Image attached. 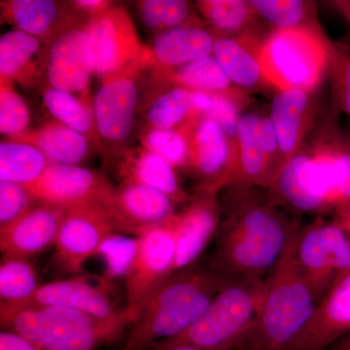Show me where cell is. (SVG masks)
I'll list each match as a JSON object with an SVG mask.
<instances>
[{"mask_svg": "<svg viewBox=\"0 0 350 350\" xmlns=\"http://www.w3.org/2000/svg\"><path fill=\"white\" fill-rule=\"evenodd\" d=\"M298 232L295 230L280 261L265 278L256 321L236 350H288L312 319L320 298L297 262Z\"/></svg>", "mask_w": 350, "mask_h": 350, "instance_id": "cell-1", "label": "cell"}, {"mask_svg": "<svg viewBox=\"0 0 350 350\" xmlns=\"http://www.w3.org/2000/svg\"><path fill=\"white\" fill-rule=\"evenodd\" d=\"M234 276L192 265L172 273L154 292L122 350H146L185 331L202 317Z\"/></svg>", "mask_w": 350, "mask_h": 350, "instance_id": "cell-2", "label": "cell"}, {"mask_svg": "<svg viewBox=\"0 0 350 350\" xmlns=\"http://www.w3.org/2000/svg\"><path fill=\"white\" fill-rule=\"evenodd\" d=\"M295 230L269 209L248 207L219 231L211 267L228 275L266 278Z\"/></svg>", "mask_w": 350, "mask_h": 350, "instance_id": "cell-3", "label": "cell"}, {"mask_svg": "<svg viewBox=\"0 0 350 350\" xmlns=\"http://www.w3.org/2000/svg\"><path fill=\"white\" fill-rule=\"evenodd\" d=\"M264 282L265 278L234 276L192 325L146 350H165L180 345L206 350H236L256 321Z\"/></svg>", "mask_w": 350, "mask_h": 350, "instance_id": "cell-4", "label": "cell"}, {"mask_svg": "<svg viewBox=\"0 0 350 350\" xmlns=\"http://www.w3.org/2000/svg\"><path fill=\"white\" fill-rule=\"evenodd\" d=\"M262 77L280 91L308 92L319 84L328 62L325 44L304 27L278 29L257 54Z\"/></svg>", "mask_w": 350, "mask_h": 350, "instance_id": "cell-5", "label": "cell"}, {"mask_svg": "<svg viewBox=\"0 0 350 350\" xmlns=\"http://www.w3.org/2000/svg\"><path fill=\"white\" fill-rule=\"evenodd\" d=\"M94 63L101 79L133 68L151 66L150 48L145 46L133 18L124 6H112L85 25Z\"/></svg>", "mask_w": 350, "mask_h": 350, "instance_id": "cell-6", "label": "cell"}, {"mask_svg": "<svg viewBox=\"0 0 350 350\" xmlns=\"http://www.w3.org/2000/svg\"><path fill=\"white\" fill-rule=\"evenodd\" d=\"M174 217L162 225L145 230L137 236V251L125 278L124 310L130 324L139 317L154 292L172 275L176 251Z\"/></svg>", "mask_w": 350, "mask_h": 350, "instance_id": "cell-7", "label": "cell"}, {"mask_svg": "<svg viewBox=\"0 0 350 350\" xmlns=\"http://www.w3.org/2000/svg\"><path fill=\"white\" fill-rule=\"evenodd\" d=\"M36 202L63 211L101 207L109 211L115 188L105 175L77 165L48 163L36 181L25 186Z\"/></svg>", "mask_w": 350, "mask_h": 350, "instance_id": "cell-8", "label": "cell"}, {"mask_svg": "<svg viewBox=\"0 0 350 350\" xmlns=\"http://www.w3.org/2000/svg\"><path fill=\"white\" fill-rule=\"evenodd\" d=\"M42 308L45 317L34 344L42 350H94L115 340L130 324L125 310L116 319H100L72 308Z\"/></svg>", "mask_w": 350, "mask_h": 350, "instance_id": "cell-9", "label": "cell"}, {"mask_svg": "<svg viewBox=\"0 0 350 350\" xmlns=\"http://www.w3.org/2000/svg\"><path fill=\"white\" fill-rule=\"evenodd\" d=\"M296 259L321 300L338 276L350 269L349 239L337 223L313 225L298 232Z\"/></svg>", "mask_w": 350, "mask_h": 350, "instance_id": "cell-10", "label": "cell"}, {"mask_svg": "<svg viewBox=\"0 0 350 350\" xmlns=\"http://www.w3.org/2000/svg\"><path fill=\"white\" fill-rule=\"evenodd\" d=\"M116 231L107 209L83 207L64 211L54 243L55 264L64 273L78 275L85 262Z\"/></svg>", "mask_w": 350, "mask_h": 350, "instance_id": "cell-11", "label": "cell"}, {"mask_svg": "<svg viewBox=\"0 0 350 350\" xmlns=\"http://www.w3.org/2000/svg\"><path fill=\"white\" fill-rule=\"evenodd\" d=\"M335 158L336 153L329 152L313 159L294 157L278 175L280 194L295 208L306 213L328 204H340L334 170Z\"/></svg>", "mask_w": 350, "mask_h": 350, "instance_id": "cell-12", "label": "cell"}, {"mask_svg": "<svg viewBox=\"0 0 350 350\" xmlns=\"http://www.w3.org/2000/svg\"><path fill=\"white\" fill-rule=\"evenodd\" d=\"M133 68L103 79L93 100L96 133L103 144L119 146L131 135L138 101L137 76Z\"/></svg>", "mask_w": 350, "mask_h": 350, "instance_id": "cell-13", "label": "cell"}, {"mask_svg": "<svg viewBox=\"0 0 350 350\" xmlns=\"http://www.w3.org/2000/svg\"><path fill=\"white\" fill-rule=\"evenodd\" d=\"M45 66L49 86L90 98L94 63L85 25H71L53 39Z\"/></svg>", "mask_w": 350, "mask_h": 350, "instance_id": "cell-14", "label": "cell"}, {"mask_svg": "<svg viewBox=\"0 0 350 350\" xmlns=\"http://www.w3.org/2000/svg\"><path fill=\"white\" fill-rule=\"evenodd\" d=\"M349 333L350 269L338 276L288 350H326Z\"/></svg>", "mask_w": 350, "mask_h": 350, "instance_id": "cell-15", "label": "cell"}, {"mask_svg": "<svg viewBox=\"0 0 350 350\" xmlns=\"http://www.w3.org/2000/svg\"><path fill=\"white\" fill-rule=\"evenodd\" d=\"M167 195L135 181L115 189L109 213L118 231L140 232L162 225L174 216V204Z\"/></svg>", "mask_w": 350, "mask_h": 350, "instance_id": "cell-16", "label": "cell"}, {"mask_svg": "<svg viewBox=\"0 0 350 350\" xmlns=\"http://www.w3.org/2000/svg\"><path fill=\"white\" fill-rule=\"evenodd\" d=\"M64 211L40 204L0 227V250L3 257L29 260L54 245Z\"/></svg>", "mask_w": 350, "mask_h": 350, "instance_id": "cell-17", "label": "cell"}, {"mask_svg": "<svg viewBox=\"0 0 350 350\" xmlns=\"http://www.w3.org/2000/svg\"><path fill=\"white\" fill-rule=\"evenodd\" d=\"M27 306L72 308L100 319H116L124 312L115 308L105 288L94 286L83 278H66L40 285Z\"/></svg>", "mask_w": 350, "mask_h": 350, "instance_id": "cell-18", "label": "cell"}, {"mask_svg": "<svg viewBox=\"0 0 350 350\" xmlns=\"http://www.w3.org/2000/svg\"><path fill=\"white\" fill-rule=\"evenodd\" d=\"M174 219L176 251L172 273L194 265L213 239L219 225L217 206L213 198H204Z\"/></svg>", "mask_w": 350, "mask_h": 350, "instance_id": "cell-19", "label": "cell"}, {"mask_svg": "<svg viewBox=\"0 0 350 350\" xmlns=\"http://www.w3.org/2000/svg\"><path fill=\"white\" fill-rule=\"evenodd\" d=\"M214 40L206 29L182 25L157 34L150 48L152 62L165 70L180 68L213 54Z\"/></svg>", "mask_w": 350, "mask_h": 350, "instance_id": "cell-20", "label": "cell"}, {"mask_svg": "<svg viewBox=\"0 0 350 350\" xmlns=\"http://www.w3.org/2000/svg\"><path fill=\"white\" fill-rule=\"evenodd\" d=\"M2 19L21 31L49 41L73 25L66 21V11L52 0H10L1 2Z\"/></svg>", "mask_w": 350, "mask_h": 350, "instance_id": "cell-21", "label": "cell"}, {"mask_svg": "<svg viewBox=\"0 0 350 350\" xmlns=\"http://www.w3.org/2000/svg\"><path fill=\"white\" fill-rule=\"evenodd\" d=\"M9 140L38 148L49 163L77 165L89 155L91 140L79 131L56 121H49Z\"/></svg>", "mask_w": 350, "mask_h": 350, "instance_id": "cell-22", "label": "cell"}, {"mask_svg": "<svg viewBox=\"0 0 350 350\" xmlns=\"http://www.w3.org/2000/svg\"><path fill=\"white\" fill-rule=\"evenodd\" d=\"M42 41L14 29L0 38V79L27 83L36 72Z\"/></svg>", "mask_w": 350, "mask_h": 350, "instance_id": "cell-23", "label": "cell"}, {"mask_svg": "<svg viewBox=\"0 0 350 350\" xmlns=\"http://www.w3.org/2000/svg\"><path fill=\"white\" fill-rule=\"evenodd\" d=\"M230 158L229 138L217 122L204 117L191 139L189 160L200 175L214 178L222 174Z\"/></svg>", "mask_w": 350, "mask_h": 350, "instance_id": "cell-24", "label": "cell"}, {"mask_svg": "<svg viewBox=\"0 0 350 350\" xmlns=\"http://www.w3.org/2000/svg\"><path fill=\"white\" fill-rule=\"evenodd\" d=\"M308 108V92L299 89L280 91L273 98L271 119L278 135V146L284 155L298 146Z\"/></svg>", "mask_w": 350, "mask_h": 350, "instance_id": "cell-25", "label": "cell"}, {"mask_svg": "<svg viewBox=\"0 0 350 350\" xmlns=\"http://www.w3.org/2000/svg\"><path fill=\"white\" fill-rule=\"evenodd\" d=\"M39 287L38 273L29 260L3 257L0 265V312L27 306Z\"/></svg>", "mask_w": 350, "mask_h": 350, "instance_id": "cell-26", "label": "cell"}, {"mask_svg": "<svg viewBox=\"0 0 350 350\" xmlns=\"http://www.w3.org/2000/svg\"><path fill=\"white\" fill-rule=\"evenodd\" d=\"M42 96L44 107L56 121L79 131L92 142L100 140L90 98H77L76 94L51 86L44 90Z\"/></svg>", "mask_w": 350, "mask_h": 350, "instance_id": "cell-27", "label": "cell"}, {"mask_svg": "<svg viewBox=\"0 0 350 350\" xmlns=\"http://www.w3.org/2000/svg\"><path fill=\"white\" fill-rule=\"evenodd\" d=\"M48 163L31 144L9 139L0 144V181L29 185L43 174Z\"/></svg>", "mask_w": 350, "mask_h": 350, "instance_id": "cell-28", "label": "cell"}, {"mask_svg": "<svg viewBox=\"0 0 350 350\" xmlns=\"http://www.w3.org/2000/svg\"><path fill=\"white\" fill-rule=\"evenodd\" d=\"M128 180L156 189L167 195L172 202L184 200V193L179 187L174 167L145 147L131 158Z\"/></svg>", "mask_w": 350, "mask_h": 350, "instance_id": "cell-29", "label": "cell"}, {"mask_svg": "<svg viewBox=\"0 0 350 350\" xmlns=\"http://www.w3.org/2000/svg\"><path fill=\"white\" fill-rule=\"evenodd\" d=\"M213 55L230 81L241 86H254L262 76L257 57L232 39L215 40Z\"/></svg>", "mask_w": 350, "mask_h": 350, "instance_id": "cell-30", "label": "cell"}, {"mask_svg": "<svg viewBox=\"0 0 350 350\" xmlns=\"http://www.w3.org/2000/svg\"><path fill=\"white\" fill-rule=\"evenodd\" d=\"M169 71L177 87L185 88L190 91L223 94L231 82L213 55Z\"/></svg>", "mask_w": 350, "mask_h": 350, "instance_id": "cell-31", "label": "cell"}, {"mask_svg": "<svg viewBox=\"0 0 350 350\" xmlns=\"http://www.w3.org/2000/svg\"><path fill=\"white\" fill-rule=\"evenodd\" d=\"M195 114L192 107V91L175 87L157 96L146 113L150 129L175 130L184 120Z\"/></svg>", "mask_w": 350, "mask_h": 350, "instance_id": "cell-32", "label": "cell"}, {"mask_svg": "<svg viewBox=\"0 0 350 350\" xmlns=\"http://www.w3.org/2000/svg\"><path fill=\"white\" fill-rule=\"evenodd\" d=\"M262 118L256 113H248L239 119L238 144L243 174L250 178L261 175L266 165L267 157L262 151L260 125Z\"/></svg>", "mask_w": 350, "mask_h": 350, "instance_id": "cell-33", "label": "cell"}, {"mask_svg": "<svg viewBox=\"0 0 350 350\" xmlns=\"http://www.w3.org/2000/svg\"><path fill=\"white\" fill-rule=\"evenodd\" d=\"M31 110L13 82L0 79V133L8 138L29 131Z\"/></svg>", "mask_w": 350, "mask_h": 350, "instance_id": "cell-34", "label": "cell"}, {"mask_svg": "<svg viewBox=\"0 0 350 350\" xmlns=\"http://www.w3.org/2000/svg\"><path fill=\"white\" fill-rule=\"evenodd\" d=\"M138 12L147 29L161 33L184 25L189 4L182 0H144L138 2Z\"/></svg>", "mask_w": 350, "mask_h": 350, "instance_id": "cell-35", "label": "cell"}, {"mask_svg": "<svg viewBox=\"0 0 350 350\" xmlns=\"http://www.w3.org/2000/svg\"><path fill=\"white\" fill-rule=\"evenodd\" d=\"M144 147L158 154L172 167L183 165L190 158L191 140L178 130L150 129L144 135Z\"/></svg>", "mask_w": 350, "mask_h": 350, "instance_id": "cell-36", "label": "cell"}, {"mask_svg": "<svg viewBox=\"0 0 350 350\" xmlns=\"http://www.w3.org/2000/svg\"><path fill=\"white\" fill-rule=\"evenodd\" d=\"M137 247V239L113 234L100 246L96 254L103 256L105 261V280L110 282L114 278L124 276L130 271Z\"/></svg>", "mask_w": 350, "mask_h": 350, "instance_id": "cell-37", "label": "cell"}, {"mask_svg": "<svg viewBox=\"0 0 350 350\" xmlns=\"http://www.w3.org/2000/svg\"><path fill=\"white\" fill-rule=\"evenodd\" d=\"M198 6L209 22L223 31L239 29L250 16V4L241 0H207Z\"/></svg>", "mask_w": 350, "mask_h": 350, "instance_id": "cell-38", "label": "cell"}, {"mask_svg": "<svg viewBox=\"0 0 350 350\" xmlns=\"http://www.w3.org/2000/svg\"><path fill=\"white\" fill-rule=\"evenodd\" d=\"M251 6L265 19L280 27L294 29L305 15V4L296 0H254Z\"/></svg>", "mask_w": 350, "mask_h": 350, "instance_id": "cell-39", "label": "cell"}, {"mask_svg": "<svg viewBox=\"0 0 350 350\" xmlns=\"http://www.w3.org/2000/svg\"><path fill=\"white\" fill-rule=\"evenodd\" d=\"M34 200L24 185L0 181V227L27 213L34 206Z\"/></svg>", "mask_w": 350, "mask_h": 350, "instance_id": "cell-40", "label": "cell"}, {"mask_svg": "<svg viewBox=\"0 0 350 350\" xmlns=\"http://www.w3.org/2000/svg\"><path fill=\"white\" fill-rule=\"evenodd\" d=\"M217 122L229 140H237L239 123L238 107L231 98L225 94H213V105L204 115Z\"/></svg>", "mask_w": 350, "mask_h": 350, "instance_id": "cell-41", "label": "cell"}, {"mask_svg": "<svg viewBox=\"0 0 350 350\" xmlns=\"http://www.w3.org/2000/svg\"><path fill=\"white\" fill-rule=\"evenodd\" d=\"M334 170L340 206L350 204V152L336 153Z\"/></svg>", "mask_w": 350, "mask_h": 350, "instance_id": "cell-42", "label": "cell"}, {"mask_svg": "<svg viewBox=\"0 0 350 350\" xmlns=\"http://www.w3.org/2000/svg\"><path fill=\"white\" fill-rule=\"evenodd\" d=\"M260 137H261L262 151L268 159L275 153L278 147L280 148L278 135L271 118L262 119L261 125H260Z\"/></svg>", "mask_w": 350, "mask_h": 350, "instance_id": "cell-43", "label": "cell"}, {"mask_svg": "<svg viewBox=\"0 0 350 350\" xmlns=\"http://www.w3.org/2000/svg\"><path fill=\"white\" fill-rule=\"evenodd\" d=\"M0 350H42L10 331L0 333Z\"/></svg>", "mask_w": 350, "mask_h": 350, "instance_id": "cell-44", "label": "cell"}, {"mask_svg": "<svg viewBox=\"0 0 350 350\" xmlns=\"http://www.w3.org/2000/svg\"><path fill=\"white\" fill-rule=\"evenodd\" d=\"M72 6L80 12L88 14L91 18L107 12L113 5L111 1L105 0H77L72 2Z\"/></svg>", "mask_w": 350, "mask_h": 350, "instance_id": "cell-45", "label": "cell"}, {"mask_svg": "<svg viewBox=\"0 0 350 350\" xmlns=\"http://www.w3.org/2000/svg\"><path fill=\"white\" fill-rule=\"evenodd\" d=\"M340 96H342V107L347 114L350 115V57H347L342 64L340 73Z\"/></svg>", "mask_w": 350, "mask_h": 350, "instance_id": "cell-46", "label": "cell"}, {"mask_svg": "<svg viewBox=\"0 0 350 350\" xmlns=\"http://www.w3.org/2000/svg\"><path fill=\"white\" fill-rule=\"evenodd\" d=\"M213 94L192 91V107L195 114L204 115L213 105Z\"/></svg>", "mask_w": 350, "mask_h": 350, "instance_id": "cell-47", "label": "cell"}, {"mask_svg": "<svg viewBox=\"0 0 350 350\" xmlns=\"http://www.w3.org/2000/svg\"><path fill=\"white\" fill-rule=\"evenodd\" d=\"M337 224L342 228L350 243V204L340 206V215Z\"/></svg>", "mask_w": 350, "mask_h": 350, "instance_id": "cell-48", "label": "cell"}, {"mask_svg": "<svg viewBox=\"0 0 350 350\" xmlns=\"http://www.w3.org/2000/svg\"><path fill=\"white\" fill-rule=\"evenodd\" d=\"M326 350H350V333L332 345Z\"/></svg>", "mask_w": 350, "mask_h": 350, "instance_id": "cell-49", "label": "cell"}, {"mask_svg": "<svg viewBox=\"0 0 350 350\" xmlns=\"http://www.w3.org/2000/svg\"><path fill=\"white\" fill-rule=\"evenodd\" d=\"M165 350H206L200 349V347H193V345H175V347H170V349Z\"/></svg>", "mask_w": 350, "mask_h": 350, "instance_id": "cell-50", "label": "cell"}]
</instances>
